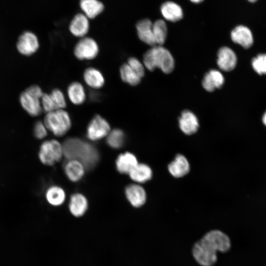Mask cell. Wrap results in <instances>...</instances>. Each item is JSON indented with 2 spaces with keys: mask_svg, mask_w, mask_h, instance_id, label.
Here are the masks:
<instances>
[{
  "mask_svg": "<svg viewBox=\"0 0 266 266\" xmlns=\"http://www.w3.org/2000/svg\"><path fill=\"white\" fill-rule=\"evenodd\" d=\"M237 57L233 51L228 47H222L218 52L217 61L219 67L222 70L229 71L236 65Z\"/></svg>",
  "mask_w": 266,
  "mask_h": 266,
  "instance_id": "obj_13",
  "label": "cell"
},
{
  "mask_svg": "<svg viewBox=\"0 0 266 266\" xmlns=\"http://www.w3.org/2000/svg\"><path fill=\"white\" fill-rule=\"evenodd\" d=\"M116 167L117 171L122 174H128L137 165L138 162L135 155L130 152L120 154L116 160Z\"/></svg>",
  "mask_w": 266,
  "mask_h": 266,
  "instance_id": "obj_19",
  "label": "cell"
},
{
  "mask_svg": "<svg viewBox=\"0 0 266 266\" xmlns=\"http://www.w3.org/2000/svg\"><path fill=\"white\" fill-rule=\"evenodd\" d=\"M88 207L87 200L83 195L75 193L71 196L69 202V210L74 216L79 217L83 216Z\"/></svg>",
  "mask_w": 266,
  "mask_h": 266,
  "instance_id": "obj_20",
  "label": "cell"
},
{
  "mask_svg": "<svg viewBox=\"0 0 266 266\" xmlns=\"http://www.w3.org/2000/svg\"><path fill=\"white\" fill-rule=\"evenodd\" d=\"M119 72L122 80L131 86L137 85L141 81V78L127 63L121 65Z\"/></svg>",
  "mask_w": 266,
  "mask_h": 266,
  "instance_id": "obj_28",
  "label": "cell"
},
{
  "mask_svg": "<svg viewBox=\"0 0 266 266\" xmlns=\"http://www.w3.org/2000/svg\"><path fill=\"white\" fill-rule=\"evenodd\" d=\"M45 197L49 204L54 206H59L64 202L66 193L61 187L52 185L46 190Z\"/></svg>",
  "mask_w": 266,
  "mask_h": 266,
  "instance_id": "obj_24",
  "label": "cell"
},
{
  "mask_svg": "<svg viewBox=\"0 0 266 266\" xmlns=\"http://www.w3.org/2000/svg\"><path fill=\"white\" fill-rule=\"evenodd\" d=\"M190 2H191L193 3L194 4H199L202 1H203L204 0H189Z\"/></svg>",
  "mask_w": 266,
  "mask_h": 266,
  "instance_id": "obj_34",
  "label": "cell"
},
{
  "mask_svg": "<svg viewBox=\"0 0 266 266\" xmlns=\"http://www.w3.org/2000/svg\"><path fill=\"white\" fill-rule=\"evenodd\" d=\"M111 128L108 121L99 114L95 115L89 123L86 136L90 140L96 141L106 136Z\"/></svg>",
  "mask_w": 266,
  "mask_h": 266,
  "instance_id": "obj_8",
  "label": "cell"
},
{
  "mask_svg": "<svg viewBox=\"0 0 266 266\" xmlns=\"http://www.w3.org/2000/svg\"><path fill=\"white\" fill-rule=\"evenodd\" d=\"M56 109H65L66 106L65 96L59 89H54L49 93Z\"/></svg>",
  "mask_w": 266,
  "mask_h": 266,
  "instance_id": "obj_30",
  "label": "cell"
},
{
  "mask_svg": "<svg viewBox=\"0 0 266 266\" xmlns=\"http://www.w3.org/2000/svg\"><path fill=\"white\" fill-rule=\"evenodd\" d=\"M43 122L48 131L59 137L66 134L71 127L70 116L65 109L46 113Z\"/></svg>",
  "mask_w": 266,
  "mask_h": 266,
  "instance_id": "obj_4",
  "label": "cell"
},
{
  "mask_svg": "<svg viewBox=\"0 0 266 266\" xmlns=\"http://www.w3.org/2000/svg\"><path fill=\"white\" fill-rule=\"evenodd\" d=\"M48 130L43 121H38L35 122L33 129V136L38 140L44 139L48 134Z\"/></svg>",
  "mask_w": 266,
  "mask_h": 266,
  "instance_id": "obj_32",
  "label": "cell"
},
{
  "mask_svg": "<svg viewBox=\"0 0 266 266\" xmlns=\"http://www.w3.org/2000/svg\"><path fill=\"white\" fill-rule=\"evenodd\" d=\"M247 1L250 2H255L258 0H247Z\"/></svg>",
  "mask_w": 266,
  "mask_h": 266,
  "instance_id": "obj_36",
  "label": "cell"
},
{
  "mask_svg": "<svg viewBox=\"0 0 266 266\" xmlns=\"http://www.w3.org/2000/svg\"><path fill=\"white\" fill-rule=\"evenodd\" d=\"M67 94L69 100L74 105L82 104L86 100V90L78 81H73L68 86Z\"/></svg>",
  "mask_w": 266,
  "mask_h": 266,
  "instance_id": "obj_21",
  "label": "cell"
},
{
  "mask_svg": "<svg viewBox=\"0 0 266 266\" xmlns=\"http://www.w3.org/2000/svg\"><path fill=\"white\" fill-rule=\"evenodd\" d=\"M233 42L245 48L250 47L253 43V36L251 30L246 26L239 25L235 27L231 32Z\"/></svg>",
  "mask_w": 266,
  "mask_h": 266,
  "instance_id": "obj_12",
  "label": "cell"
},
{
  "mask_svg": "<svg viewBox=\"0 0 266 266\" xmlns=\"http://www.w3.org/2000/svg\"><path fill=\"white\" fill-rule=\"evenodd\" d=\"M179 125L184 133L191 135L198 131L199 123L197 116L192 112L186 110L181 113Z\"/></svg>",
  "mask_w": 266,
  "mask_h": 266,
  "instance_id": "obj_16",
  "label": "cell"
},
{
  "mask_svg": "<svg viewBox=\"0 0 266 266\" xmlns=\"http://www.w3.org/2000/svg\"><path fill=\"white\" fill-rule=\"evenodd\" d=\"M43 94L41 88L36 85L30 86L20 94V103L30 116L36 117L41 113V98Z\"/></svg>",
  "mask_w": 266,
  "mask_h": 266,
  "instance_id": "obj_5",
  "label": "cell"
},
{
  "mask_svg": "<svg viewBox=\"0 0 266 266\" xmlns=\"http://www.w3.org/2000/svg\"><path fill=\"white\" fill-rule=\"evenodd\" d=\"M153 23L149 18H144L138 21L135 25L139 39L152 47L157 46L153 31Z\"/></svg>",
  "mask_w": 266,
  "mask_h": 266,
  "instance_id": "obj_11",
  "label": "cell"
},
{
  "mask_svg": "<svg viewBox=\"0 0 266 266\" xmlns=\"http://www.w3.org/2000/svg\"><path fill=\"white\" fill-rule=\"evenodd\" d=\"M126 197L131 204L135 207L142 206L146 200V194L145 190L141 186L136 184L128 185L125 190Z\"/></svg>",
  "mask_w": 266,
  "mask_h": 266,
  "instance_id": "obj_14",
  "label": "cell"
},
{
  "mask_svg": "<svg viewBox=\"0 0 266 266\" xmlns=\"http://www.w3.org/2000/svg\"><path fill=\"white\" fill-rule=\"evenodd\" d=\"M83 78L86 85L93 89H99L105 83V79L101 72L94 67L86 68L83 72Z\"/></svg>",
  "mask_w": 266,
  "mask_h": 266,
  "instance_id": "obj_17",
  "label": "cell"
},
{
  "mask_svg": "<svg viewBox=\"0 0 266 266\" xmlns=\"http://www.w3.org/2000/svg\"><path fill=\"white\" fill-rule=\"evenodd\" d=\"M106 136V142L112 148L119 149L125 143V134L124 132L120 129L111 130Z\"/></svg>",
  "mask_w": 266,
  "mask_h": 266,
  "instance_id": "obj_29",
  "label": "cell"
},
{
  "mask_svg": "<svg viewBox=\"0 0 266 266\" xmlns=\"http://www.w3.org/2000/svg\"><path fill=\"white\" fill-rule=\"evenodd\" d=\"M99 46L93 38L85 36L81 38L73 49V54L79 60H92L99 53Z\"/></svg>",
  "mask_w": 266,
  "mask_h": 266,
  "instance_id": "obj_7",
  "label": "cell"
},
{
  "mask_svg": "<svg viewBox=\"0 0 266 266\" xmlns=\"http://www.w3.org/2000/svg\"><path fill=\"white\" fill-rule=\"evenodd\" d=\"M262 121L264 124L266 126V112L264 113L263 116Z\"/></svg>",
  "mask_w": 266,
  "mask_h": 266,
  "instance_id": "obj_35",
  "label": "cell"
},
{
  "mask_svg": "<svg viewBox=\"0 0 266 266\" xmlns=\"http://www.w3.org/2000/svg\"><path fill=\"white\" fill-rule=\"evenodd\" d=\"M160 12L162 18L166 21L176 23L183 17V11L181 6L173 1L168 0L161 5Z\"/></svg>",
  "mask_w": 266,
  "mask_h": 266,
  "instance_id": "obj_10",
  "label": "cell"
},
{
  "mask_svg": "<svg viewBox=\"0 0 266 266\" xmlns=\"http://www.w3.org/2000/svg\"><path fill=\"white\" fill-rule=\"evenodd\" d=\"M63 145L64 156L67 160H77L81 162L86 170H90L97 165L100 159L97 148L91 143L80 138L66 139Z\"/></svg>",
  "mask_w": 266,
  "mask_h": 266,
  "instance_id": "obj_2",
  "label": "cell"
},
{
  "mask_svg": "<svg viewBox=\"0 0 266 266\" xmlns=\"http://www.w3.org/2000/svg\"><path fill=\"white\" fill-rule=\"evenodd\" d=\"M64 156L63 145L56 139L43 141L38 151L39 161L46 166H52L60 162Z\"/></svg>",
  "mask_w": 266,
  "mask_h": 266,
  "instance_id": "obj_6",
  "label": "cell"
},
{
  "mask_svg": "<svg viewBox=\"0 0 266 266\" xmlns=\"http://www.w3.org/2000/svg\"><path fill=\"white\" fill-rule=\"evenodd\" d=\"M127 63L142 78L144 75L145 69L143 64L135 57H130Z\"/></svg>",
  "mask_w": 266,
  "mask_h": 266,
  "instance_id": "obj_33",
  "label": "cell"
},
{
  "mask_svg": "<svg viewBox=\"0 0 266 266\" xmlns=\"http://www.w3.org/2000/svg\"><path fill=\"white\" fill-rule=\"evenodd\" d=\"M224 81V77L219 71L212 69L205 74L202 85L207 91L212 92L217 88H221Z\"/></svg>",
  "mask_w": 266,
  "mask_h": 266,
  "instance_id": "obj_23",
  "label": "cell"
},
{
  "mask_svg": "<svg viewBox=\"0 0 266 266\" xmlns=\"http://www.w3.org/2000/svg\"><path fill=\"white\" fill-rule=\"evenodd\" d=\"M80 6L88 18L93 19L102 12L103 3L99 0H80Z\"/></svg>",
  "mask_w": 266,
  "mask_h": 266,
  "instance_id": "obj_25",
  "label": "cell"
},
{
  "mask_svg": "<svg viewBox=\"0 0 266 266\" xmlns=\"http://www.w3.org/2000/svg\"><path fill=\"white\" fill-rule=\"evenodd\" d=\"M39 42L37 36L31 32L26 31L18 38L16 47L21 54L30 56L34 53L39 48Z\"/></svg>",
  "mask_w": 266,
  "mask_h": 266,
  "instance_id": "obj_9",
  "label": "cell"
},
{
  "mask_svg": "<svg viewBox=\"0 0 266 266\" xmlns=\"http://www.w3.org/2000/svg\"><path fill=\"white\" fill-rule=\"evenodd\" d=\"M143 64L148 70L160 68L165 73H170L174 69V61L170 52L162 46H155L147 50L143 57Z\"/></svg>",
  "mask_w": 266,
  "mask_h": 266,
  "instance_id": "obj_3",
  "label": "cell"
},
{
  "mask_svg": "<svg viewBox=\"0 0 266 266\" xmlns=\"http://www.w3.org/2000/svg\"><path fill=\"white\" fill-rule=\"evenodd\" d=\"M129 175L134 182L142 183L151 179L152 176V171L148 165L138 163L129 173Z\"/></svg>",
  "mask_w": 266,
  "mask_h": 266,
  "instance_id": "obj_26",
  "label": "cell"
},
{
  "mask_svg": "<svg viewBox=\"0 0 266 266\" xmlns=\"http://www.w3.org/2000/svg\"><path fill=\"white\" fill-rule=\"evenodd\" d=\"M231 247V240L226 234L219 230H212L194 244L192 254L200 265L213 266L217 262V252H226Z\"/></svg>",
  "mask_w": 266,
  "mask_h": 266,
  "instance_id": "obj_1",
  "label": "cell"
},
{
  "mask_svg": "<svg viewBox=\"0 0 266 266\" xmlns=\"http://www.w3.org/2000/svg\"><path fill=\"white\" fill-rule=\"evenodd\" d=\"M89 30L88 17L84 14H76L71 21L69 30L74 36L82 38L86 36Z\"/></svg>",
  "mask_w": 266,
  "mask_h": 266,
  "instance_id": "obj_15",
  "label": "cell"
},
{
  "mask_svg": "<svg viewBox=\"0 0 266 266\" xmlns=\"http://www.w3.org/2000/svg\"><path fill=\"white\" fill-rule=\"evenodd\" d=\"M169 173L176 178L187 174L190 170V165L187 159L182 155H176L174 160L168 166Z\"/></svg>",
  "mask_w": 266,
  "mask_h": 266,
  "instance_id": "obj_22",
  "label": "cell"
},
{
  "mask_svg": "<svg viewBox=\"0 0 266 266\" xmlns=\"http://www.w3.org/2000/svg\"><path fill=\"white\" fill-rule=\"evenodd\" d=\"M64 171L68 179L77 182L83 177L85 168L83 164L77 160H67L64 165Z\"/></svg>",
  "mask_w": 266,
  "mask_h": 266,
  "instance_id": "obj_18",
  "label": "cell"
},
{
  "mask_svg": "<svg viewBox=\"0 0 266 266\" xmlns=\"http://www.w3.org/2000/svg\"><path fill=\"white\" fill-rule=\"evenodd\" d=\"M153 31L156 45H163L168 33L167 22L163 18L155 20L153 23Z\"/></svg>",
  "mask_w": 266,
  "mask_h": 266,
  "instance_id": "obj_27",
  "label": "cell"
},
{
  "mask_svg": "<svg viewBox=\"0 0 266 266\" xmlns=\"http://www.w3.org/2000/svg\"><path fill=\"white\" fill-rule=\"evenodd\" d=\"M252 66L259 74H266V54H260L254 58L252 61Z\"/></svg>",
  "mask_w": 266,
  "mask_h": 266,
  "instance_id": "obj_31",
  "label": "cell"
}]
</instances>
